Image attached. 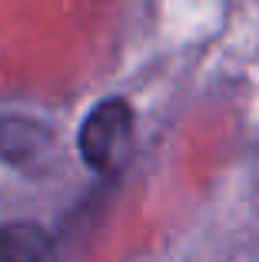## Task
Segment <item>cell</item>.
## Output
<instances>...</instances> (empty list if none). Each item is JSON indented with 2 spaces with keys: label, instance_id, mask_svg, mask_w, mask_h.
I'll return each mask as SVG.
<instances>
[{
  "label": "cell",
  "instance_id": "1",
  "mask_svg": "<svg viewBox=\"0 0 259 262\" xmlns=\"http://www.w3.org/2000/svg\"><path fill=\"white\" fill-rule=\"evenodd\" d=\"M133 106L123 96H106L83 116L77 133V149L83 163L97 173H113L123 166L133 146Z\"/></svg>",
  "mask_w": 259,
  "mask_h": 262
},
{
  "label": "cell",
  "instance_id": "2",
  "mask_svg": "<svg viewBox=\"0 0 259 262\" xmlns=\"http://www.w3.org/2000/svg\"><path fill=\"white\" fill-rule=\"evenodd\" d=\"M0 262H57L50 232L37 223H0Z\"/></svg>",
  "mask_w": 259,
  "mask_h": 262
}]
</instances>
